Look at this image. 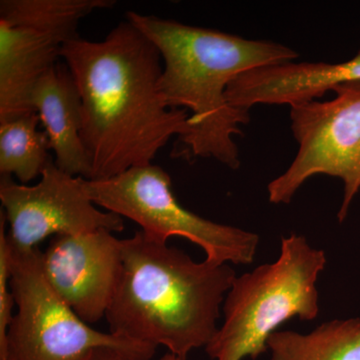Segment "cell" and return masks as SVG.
<instances>
[{
    "label": "cell",
    "mask_w": 360,
    "mask_h": 360,
    "mask_svg": "<svg viewBox=\"0 0 360 360\" xmlns=\"http://www.w3.org/2000/svg\"><path fill=\"white\" fill-rule=\"evenodd\" d=\"M82 103V139L92 168L90 180L111 179L153 165L172 136L191 129L188 111L168 108L161 96L162 59L129 20L101 41L77 39L63 46Z\"/></svg>",
    "instance_id": "6da1fadb"
},
{
    "label": "cell",
    "mask_w": 360,
    "mask_h": 360,
    "mask_svg": "<svg viewBox=\"0 0 360 360\" xmlns=\"http://www.w3.org/2000/svg\"><path fill=\"white\" fill-rule=\"evenodd\" d=\"M125 18L160 51V91L168 108L189 111L191 129L177 139L174 155L213 158L231 169L240 167L236 135L250 111L233 108L227 89L241 73L260 66L290 63L298 53L267 40L246 39L219 30L184 25L127 11Z\"/></svg>",
    "instance_id": "7a4b0ae2"
},
{
    "label": "cell",
    "mask_w": 360,
    "mask_h": 360,
    "mask_svg": "<svg viewBox=\"0 0 360 360\" xmlns=\"http://www.w3.org/2000/svg\"><path fill=\"white\" fill-rule=\"evenodd\" d=\"M236 274L229 264L194 262L141 231L122 239V269L106 321L110 333L186 360L219 330L220 307Z\"/></svg>",
    "instance_id": "3957f363"
},
{
    "label": "cell",
    "mask_w": 360,
    "mask_h": 360,
    "mask_svg": "<svg viewBox=\"0 0 360 360\" xmlns=\"http://www.w3.org/2000/svg\"><path fill=\"white\" fill-rule=\"evenodd\" d=\"M326 265V252L304 236L283 238L276 262L234 279L225 296L224 323L206 354L213 360H255L283 322L295 316L314 321L319 314L316 281Z\"/></svg>",
    "instance_id": "277c9868"
},
{
    "label": "cell",
    "mask_w": 360,
    "mask_h": 360,
    "mask_svg": "<svg viewBox=\"0 0 360 360\" xmlns=\"http://www.w3.org/2000/svg\"><path fill=\"white\" fill-rule=\"evenodd\" d=\"M85 191L98 207L141 227L146 238L167 243L179 236L205 251L217 264H250L259 236L238 227L203 219L184 207L172 189L169 174L158 165L134 167L103 180H84Z\"/></svg>",
    "instance_id": "5b68a950"
},
{
    "label": "cell",
    "mask_w": 360,
    "mask_h": 360,
    "mask_svg": "<svg viewBox=\"0 0 360 360\" xmlns=\"http://www.w3.org/2000/svg\"><path fill=\"white\" fill-rule=\"evenodd\" d=\"M39 248L11 250V286L16 314L4 360H84L97 348H113L134 360H150L158 348L92 328L45 278Z\"/></svg>",
    "instance_id": "8992f818"
},
{
    "label": "cell",
    "mask_w": 360,
    "mask_h": 360,
    "mask_svg": "<svg viewBox=\"0 0 360 360\" xmlns=\"http://www.w3.org/2000/svg\"><path fill=\"white\" fill-rule=\"evenodd\" d=\"M115 0L0 1V123L35 112L37 82L77 39L82 18L115 6Z\"/></svg>",
    "instance_id": "52a82bcc"
},
{
    "label": "cell",
    "mask_w": 360,
    "mask_h": 360,
    "mask_svg": "<svg viewBox=\"0 0 360 360\" xmlns=\"http://www.w3.org/2000/svg\"><path fill=\"white\" fill-rule=\"evenodd\" d=\"M335 98L290 106L291 131L298 150L290 167L267 186L274 205H288L314 175L342 180L338 221L347 219L360 191V82L338 85Z\"/></svg>",
    "instance_id": "ba28073f"
},
{
    "label": "cell",
    "mask_w": 360,
    "mask_h": 360,
    "mask_svg": "<svg viewBox=\"0 0 360 360\" xmlns=\"http://www.w3.org/2000/svg\"><path fill=\"white\" fill-rule=\"evenodd\" d=\"M84 179L63 172L51 161L35 186L1 176L0 200L9 224L7 241L13 251L39 248L44 239L106 229L122 232L124 219L103 212L85 191Z\"/></svg>",
    "instance_id": "9c48e42d"
},
{
    "label": "cell",
    "mask_w": 360,
    "mask_h": 360,
    "mask_svg": "<svg viewBox=\"0 0 360 360\" xmlns=\"http://www.w3.org/2000/svg\"><path fill=\"white\" fill-rule=\"evenodd\" d=\"M45 278L86 323L106 316L122 269V239L106 229L52 238L41 252Z\"/></svg>",
    "instance_id": "30bf717a"
},
{
    "label": "cell",
    "mask_w": 360,
    "mask_h": 360,
    "mask_svg": "<svg viewBox=\"0 0 360 360\" xmlns=\"http://www.w3.org/2000/svg\"><path fill=\"white\" fill-rule=\"evenodd\" d=\"M360 82V51L340 63H290L260 66L241 73L227 89L233 108L250 111L257 104L309 103L338 85Z\"/></svg>",
    "instance_id": "8fae6325"
},
{
    "label": "cell",
    "mask_w": 360,
    "mask_h": 360,
    "mask_svg": "<svg viewBox=\"0 0 360 360\" xmlns=\"http://www.w3.org/2000/svg\"><path fill=\"white\" fill-rule=\"evenodd\" d=\"M30 101L49 137L56 167L73 176L91 179V165L82 139V98L63 61L40 78Z\"/></svg>",
    "instance_id": "7c38bea8"
},
{
    "label": "cell",
    "mask_w": 360,
    "mask_h": 360,
    "mask_svg": "<svg viewBox=\"0 0 360 360\" xmlns=\"http://www.w3.org/2000/svg\"><path fill=\"white\" fill-rule=\"evenodd\" d=\"M267 350L270 360H360V319L326 322L307 335L276 331Z\"/></svg>",
    "instance_id": "4fadbf2b"
},
{
    "label": "cell",
    "mask_w": 360,
    "mask_h": 360,
    "mask_svg": "<svg viewBox=\"0 0 360 360\" xmlns=\"http://www.w3.org/2000/svg\"><path fill=\"white\" fill-rule=\"evenodd\" d=\"M37 112L0 123V174L14 176L26 184L40 179L47 165L53 161L49 137L39 130Z\"/></svg>",
    "instance_id": "5bb4252c"
},
{
    "label": "cell",
    "mask_w": 360,
    "mask_h": 360,
    "mask_svg": "<svg viewBox=\"0 0 360 360\" xmlns=\"http://www.w3.org/2000/svg\"><path fill=\"white\" fill-rule=\"evenodd\" d=\"M4 213L0 214V360L6 356L7 335L13 321L14 297L11 286V250L7 241Z\"/></svg>",
    "instance_id": "9a60e30c"
},
{
    "label": "cell",
    "mask_w": 360,
    "mask_h": 360,
    "mask_svg": "<svg viewBox=\"0 0 360 360\" xmlns=\"http://www.w3.org/2000/svg\"><path fill=\"white\" fill-rule=\"evenodd\" d=\"M84 360H134L129 355L113 348H97L90 352Z\"/></svg>",
    "instance_id": "2e32d148"
},
{
    "label": "cell",
    "mask_w": 360,
    "mask_h": 360,
    "mask_svg": "<svg viewBox=\"0 0 360 360\" xmlns=\"http://www.w3.org/2000/svg\"><path fill=\"white\" fill-rule=\"evenodd\" d=\"M158 360H182L181 359H179V356H176V355L170 354V352H167V354L163 355L162 357H160Z\"/></svg>",
    "instance_id": "e0dca14e"
}]
</instances>
